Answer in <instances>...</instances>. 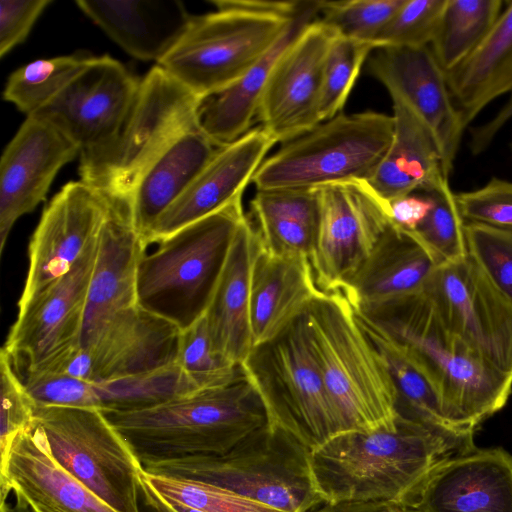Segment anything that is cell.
<instances>
[{
  "instance_id": "cell-49",
  "label": "cell",
  "mask_w": 512,
  "mask_h": 512,
  "mask_svg": "<svg viewBox=\"0 0 512 512\" xmlns=\"http://www.w3.org/2000/svg\"><path fill=\"white\" fill-rule=\"evenodd\" d=\"M393 224L405 231H414L433 208L429 193L415 192L389 202Z\"/></svg>"
},
{
  "instance_id": "cell-42",
  "label": "cell",
  "mask_w": 512,
  "mask_h": 512,
  "mask_svg": "<svg viewBox=\"0 0 512 512\" xmlns=\"http://www.w3.org/2000/svg\"><path fill=\"white\" fill-rule=\"evenodd\" d=\"M467 254L512 305V230L465 223Z\"/></svg>"
},
{
  "instance_id": "cell-25",
  "label": "cell",
  "mask_w": 512,
  "mask_h": 512,
  "mask_svg": "<svg viewBox=\"0 0 512 512\" xmlns=\"http://www.w3.org/2000/svg\"><path fill=\"white\" fill-rule=\"evenodd\" d=\"M75 4L126 53L156 64L178 42L192 17L178 0H77Z\"/></svg>"
},
{
  "instance_id": "cell-27",
  "label": "cell",
  "mask_w": 512,
  "mask_h": 512,
  "mask_svg": "<svg viewBox=\"0 0 512 512\" xmlns=\"http://www.w3.org/2000/svg\"><path fill=\"white\" fill-rule=\"evenodd\" d=\"M261 249L258 234L246 215L204 315L214 350L235 365L242 364L253 348L249 314L251 276Z\"/></svg>"
},
{
  "instance_id": "cell-20",
  "label": "cell",
  "mask_w": 512,
  "mask_h": 512,
  "mask_svg": "<svg viewBox=\"0 0 512 512\" xmlns=\"http://www.w3.org/2000/svg\"><path fill=\"white\" fill-rule=\"evenodd\" d=\"M79 148L47 121L28 116L5 147L0 161V252L15 222L32 212Z\"/></svg>"
},
{
  "instance_id": "cell-32",
  "label": "cell",
  "mask_w": 512,
  "mask_h": 512,
  "mask_svg": "<svg viewBox=\"0 0 512 512\" xmlns=\"http://www.w3.org/2000/svg\"><path fill=\"white\" fill-rule=\"evenodd\" d=\"M219 147L196 126L175 140L147 169L131 195L133 219L142 240Z\"/></svg>"
},
{
  "instance_id": "cell-3",
  "label": "cell",
  "mask_w": 512,
  "mask_h": 512,
  "mask_svg": "<svg viewBox=\"0 0 512 512\" xmlns=\"http://www.w3.org/2000/svg\"><path fill=\"white\" fill-rule=\"evenodd\" d=\"M102 412L142 464L223 455L269 422L263 401L244 368L227 384L198 390L154 408Z\"/></svg>"
},
{
  "instance_id": "cell-35",
  "label": "cell",
  "mask_w": 512,
  "mask_h": 512,
  "mask_svg": "<svg viewBox=\"0 0 512 512\" xmlns=\"http://www.w3.org/2000/svg\"><path fill=\"white\" fill-rule=\"evenodd\" d=\"M501 0H446L430 48L445 73L464 62L486 38L500 14Z\"/></svg>"
},
{
  "instance_id": "cell-4",
  "label": "cell",
  "mask_w": 512,
  "mask_h": 512,
  "mask_svg": "<svg viewBox=\"0 0 512 512\" xmlns=\"http://www.w3.org/2000/svg\"><path fill=\"white\" fill-rule=\"evenodd\" d=\"M216 11L192 16L157 63L196 97L244 76L279 40L301 1L213 0Z\"/></svg>"
},
{
  "instance_id": "cell-2",
  "label": "cell",
  "mask_w": 512,
  "mask_h": 512,
  "mask_svg": "<svg viewBox=\"0 0 512 512\" xmlns=\"http://www.w3.org/2000/svg\"><path fill=\"white\" fill-rule=\"evenodd\" d=\"M354 309L405 346L456 426L475 432L506 405L512 376L488 364L453 334L421 291Z\"/></svg>"
},
{
  "instance_id": "cell-37",
  "label": "cell",
  "mask_w": 512,
  "mask_h": 512,
  "mask_svg": "<svg viewBox=\"0 0 512 512\" xmlns=\"http://www.w3.org/2000/svg\"><path fill=\"white\" fill-rule=\"evenodd\" d=\"M88 58L67 55L29 62L9 75L3 99L12 103L26 117L31 116L67 86Z\"/></svg>"
},
{
  "instance_id": "cell-5",
  "label": "cell",
  "mask_w": 512,
  "mask_h": 512,
  "mask_svg": "<svg viewBox=\"0 0 512 512\" xmlns=\"http://www.w3.org/2000/svg\"><path fill=\"white\" fill-rule=\"evenodd\" d=\"M303 316L310 349L347 431L394 427L393 380L344 293L321 291Z\"/></svg>"
},
{
  "instance_id": "cell-1",
  "label": "cell",
  "mask_w": 512,
  "mask_h": 512,
  "mask_svg": "<svg viewBox=\"0 0 512 512\" xmlns=\"http://www.w3.org/2000/svg\"><path fill=\"white\" fill-rule=\"evenodd\" d=\"M455 453L444 437L398 415L392 428L334 436L311 451L310 467L323 502L407 506L433 468Z\"/></svg>"
},
{
  "instance_id": "cell-26",
  "label": "cell",
  "mask_w": 512,
  "mask_h": 512,
  "mask_svg": "<svg viewBox=\"0 0 512 512\" xmlns=\"http://www.w3.org/2000/svg\"><path fill=\"white\" fill-rule=\"evenodd\" d=\"M320 15V1H301L285 32L249 71L229 87L198 99L196 120L200 130L217 146L246 134L257 117L259 102L270 74L284 51Z\"/></svg>"
},
{
  "instance_id": "cell-14",
  "label": "cell",
  "mask_w": 512,
  "mask_h": 512,
  "mask_svg": "<svg viewBox=\"0 0 512 512\" xmlns=\"http://www.w3.org/2000/svg\"><path fill=\"white\" fill-rule=\"evenodd\" d=\"M140 80L121 62L89 56L84 67L49 103L31 116L41 118L89 154L117 135L135 101Z\"/></svg>"
},
{
  "instance_id": "cell-22",
  "label": "cell",
  "mask_w": 512,
  "mask_h": 512,
  "mask_svg": "<svg viewBox=\"0 0 512 512\" xmlns=\"http://www.w3.org/2000/svg\"><path fill=\"white\" fill-rule=\"evenodd\" d=\"M274 144L275 141L259 126L220 146L189 188L154 223L144 244L159 243L243 196Z\"/></svg>"
},
{
  "instance_id": "cell-18",
  "label": "cell",
  "mask_w": 512,
  "mask_h": 512,
  "mask_svg": "<svg viewBox=\"0 0 512 512\" xmlns=\"http://www.w3.org/2000/svg\"><path fill=\"white\" fill-rule=\"evenodd\" d=\"M368 68L390 96L401 99L429 130L449 178L466 127L430 46L375 48Z\"/></svg>"
},
{
  "instance_id": "cell-38",
  "label": "cell",
  "mask_w": 512,
  "mask_h": 512,
  "mask_svg": "<svg viewBox=\"0 0 512 512\" xmlns=\"http://www.w3.org/2000/svg\"><path fill=\"white\" fill-rule=\"evenodd\" d=\"M429 194L434 201L433 208L417 229L409 232L438 265L467 257L466 222L459 212L450 184Z\"/></svg>"
},
{
  "instance_id": "cell-15",
  "label": "cell",
  "mask_w": 512,
  "mask_h": 512,
  "mask_svg": "<svg viewBox=\"0 0 512 512\" xmlns=\"http://www.w3.org/2000/svg\"><path fill=\"white\" fill-rule=\"evenodd\" d=\"M105 215L104 195L82 180L66 183L53 196L29 243L19 311L73 268L96 242Z\"/></svg>"
},
{
  "instance_id": "cell-10",
  "label": "cell",
  "mask_w": 512,
  "mask_h": 512,
  "mask_svg": "<svg viewBox=\"0 0 512 512\" xmlns=\"http://www.w3.org/2000/svg\"><path fill=\"white\" fill-rule=\"evenodd\" d=\"M242 366L265 406L268 423L311 451L347 431L310 349L303 313L252 348Z\"/></svg>"
},
{
  "instance_id": "cell-12",
  "label": "cell",
  "mask_w": 512,
  "mask_h": 512,
  "mask_svg": "<svg viewBox=\"0 0 512 512\" xmlns=\"http://www.w3.org/2000/svg\"><path fill=\"white\" fill-rule=\"evenodd\" d=\"M319 222L310 258L318 289L341 291L392 224L389 202L366 180L316 188Z\"/></svg>"
},
{
  "instance_id": "cell-17",
  "label": "cell",
  "mask_w": 512,
  "mask_h": 512,
  "mask_svg": "<svg viewBox=\"0 0 512 512\" xmlns=\"http://www.w3.org/2000/svg\"><path fill=\"white\" fill-rule=\"evenodd\" d=\"M336 34L319 18L310 23L275 64L257 117L275 143L288 142L317 126L324 69Z\"/></svg>"
},
{
  "instance_id": "cell-28",
  "label": "cell",
  "mask_w": 512,
  "mask_h": 512,
  "mask_svg": "<svg viewBox=\"0 0 512 512\" xmlns=\"http://www.w3.org/2000/svg\"><path fill=\"white\" fill-rule=\"evenodd\" d=\"M320 292L309 258L277 256L261 249L251 276L253 347L277 336Z\"/></svg>"
},
{
  "instance_id": "cell-19",
  "label": "cell",
  "mask_w": 512,
  "mask_h": 512,
  "mask_svg": "<svg viewBox=\"0 0 512 512\" xmlns=\"http://www.w3.org/2000/svg\"><path fill=\"white\" fill-rule=\"evenodd\" d=\"M106 215L97 238L80 344L86 347L117 313L137 305V270L145 244L135 226L131 197L100 191Z\"/></svg>"
},
{
  "instance_id": "cell-8",
  "label": "cell",
  "mask_w": 512,
  "mask_h": 512,
  "mask_svg": "<svg viewBox=\"0 0 512 512\" xmlns=\"http://www.w3.org/2000/svg\"><path fill=\"white\" fill-rule=\"evenodd\" d=\"M198 97L161 66L140 79L139 89L115 138L79 155L80 180L99 191L131 197L147 169L175 140L198 126Z\"/></svg>"
},
{
  "instance_id": "cell-41",
  "label": "cell",
  "mask_w": 512,
  "mask_h": 512,
  "mask_svg": "<svg viewBox=\"0 0 512 512\" xmlns=\"http://www.w3.org/2000/svg\"><path fill=\"white\" fill-rule=\"evenodd\" d=\"M404 0L320 1L319 20L338 37L372 43Z\"/></svg>"
},
{
  "instance_id": "cell-48",
  "label": "cell",
  "mask_w": 512,
  "mask_h": 512,
  "mask_svg": "<svg viewBox=\"0 0 512 512\" xmlns=\"http://www.w3.org/2000/svg\"><path fill=\"white\" fill-rule=\"evenodd\" d=\"M52 0H2L0 2V57L24 42Z\"/></svg>"
},
{
  "instance_id": "cell-52",
  "label": "cell",
  "mask_w": 512,
  "mask_h": 512,
  "mask_svg": "<svg viewBox=\"0 0 512 512\" xmlns=\"http://www.w3.org/2000/svg\"><path fill=\"white\" fill-rule=\"evenodd\" d=\"M141 493L148 505L157 512H204L181 502L163 498L144 486H141Z\"/></svg>"
},
{
  "instance_id": "cell-40",
  "label": "cell",
  "mask_w": 512,
  "mask_h": 512,
  "mask_svg": "<svg viewBox=\"0 0 512 512\" xmlns=\"http://www.w3.org/2000/svg\"><path fill=\"white\" fill-rule=\"evenodd\" d=\"M374 49V45L369 42L335 37L324 69L321 122L341 113L364 62Z\"/></svg>"
},
{
  "instance_id": "cell-9",
  "label": "cell",
  "mask_w": 512,
  "mask_h": 512,
  "mask_svg": "<svg viewBox=\"0 0 512 512\" xmlns=\"http://www.w3.org/2000/svg\"><path fill=\"white\" fill-rule=\"evenodd\" d=\"M394 134L391 115L339 113L282 144L252 178L257 190L313 189L347 180L368 181Z\"/></svg>"
},
{
  "instance_id": "cell-44",
  "label": "cell",
  "mask_w": 512,
  "mask_h": 512,
  "mask_svg": "<svg viewBox=\"0 0 512 512\" xmlns=\"http://www.w3.org/2000/svg\"><path fill=\"white\" fill-rule=\"evenodd\" d=\"M446 0H404L401 7L372 41L383 46H430Z\"/></svg>"
},
{
  "instance_id": "cell-6",
  "label": "cell",
  "mask_w": 512,
  "mask_h": 512,
  "mask_svg": "<svg viewBox=\"0 0 512 512\" xmlns=\"http://www.w3.org/2000/svg\"><path fill=\"white\" fill-rule=\"evenodd\" d=\"M245 217L240 196L145 253L137 270V304L181 331L201 319Z\"/></svg>"
},
{
  "instance_id": "cell-21",
  "label": "cell",
  "mask_w": 512,
  "mask_h": 512,
  "mask_svg": "<svg viewBox=\"0 0 512 512\" xmlns=\"http://www.w3.org/2000/svg\"><path fill=\"white\" fill-rule=\"evenodd\" d=\"M414 512H512V455L501 448L455 453L410 499Z\"/></svg>"
},
{
  "instance_id": "cell-51",
  "label": "cell",
  "mask_w": 512,
  "mask_h": 512,
  "mask_svg": "<svg viewBox=\"0 0 512 512\" xmlns=\"http://www.w3.org/2000/svg\"><path fill=\"white\" fill-rule=\"evenodd\" d=\"M309 512H414L408 506L386 501L323 502Z\"/></svg>"
},
{
  "instance_id": "cell-36",
  "label": "cell",
  "mask_w": 512,
  "mask_h": 512,
  "mask_svg": "<svg viewBox=\"0 0 512 512\" xmlns=\"http://www.w3.org/2000/svg\"><path fill=\"white\" fill-rule=\"evenodd\" d=\"M95 386L102 411L116 412L154 408L202 390L176 362Z\"/></svg>"
},
{
  "instance_id": "cell-34",
  "label": "cell",
  "mask_w": 512,
  "mask_h": 512,
  "mask_svg": "<svg viewBox=\"0 0 512 512\" xmlns=\"http://www.w3.org/2000/svg\"><path fill=\"white\" fill-rule=\"evenodd\" d=\"M248 218L264 251L311 258L319 222L316 188L257 190Z\"/></svg>"
},
{
  "instance_id": "cell-11",
  "label": "cell",
  "mask_w": 512,
  "mask_h": 512,
  "mask_svg": "<svg viewBox=\"0 0 512 512\" xmlns=\"http://www.w3.org/2000/svg\"><path fill=\"white\" fill-rule=\"evenodd\" d=\"M54 459L117 512H140L143 465L101 410L36 406Z\"/></svg>"
},
{
  "instance_id": "cell-46",
  "label": "cell",
  "mask_w": 512,
  "mask_h": 512,
  "mask_svg": "<svg viewBox=\"0 0 512 512\" xmlns=\"http://www.w3.org/2000/svg\"><path fill=\"white\" fill-rule=\"evenodd\" d=\"M19 377L36 406L102 411L95 383L45 371L28 372Z\"/></svg>"
},
{
  "instance_id": "cell-23",
  "label": "cell",
  "mask_w": 512,
  "mask_h": 512,
  "mask_svg": "<svg viewBox=\"0 0 512 512\" xmlns=\"http://www.w3.org/2000/svg\"><path fill=\"white\" fill-rule=\"evenodd\" d=\"M0 483L1 493L13 491L17 502L40 512H117L54 459L34 420L15 438Z\"/></svg>"
},
{
  "instance_id": "cell-33",
  "label": "cell",
  "mask_w": 512,
  "mask_h": 512,
  "mask_svg": "<svg viewBox=\"0 0 512 512\" xmlns=\"http://www.w3.org/2000/svg\"><path fill=\"white\" fill-rule=\"evenodd\" d=\"M446 78L466 128L493 100L512 93V1L480 46Z\"/></svg>"
},
{
  "instance_id": "cell-30",
  "label": "cell",
  "mask_w": 512,
  "mask_h": 512,
  "mask_svg": "<svg viewBox=\"0 0 512 512\" xmlns=\"http://www.w3.org/2000/svg\"><path fill=\"white\" fill-rule=\"evenodd\" d=\"M393 102L392 142L368 180L386 201L415 192L430 193L449 183L437 145L425 125L399 98Z\"/></svg>"
},
{
  "instance_id": "cell-16",
  "label": "cell",
  "mask_w": 512,
  "mask_h": 512,
  "mask_svg": "<svg viewBox=\"0 0 512 512\" xmlns=\"http://www.w3.org/2000/svg\"><path fill=\"white\" fill-rule=\"evenodd\" d=\"M96 248L97 240L66 275L18 311L2 348L18 375L80 344Z\"/></svg>"
},
{
  "instance_id": "cell-39",
  "label": "cell",
  "mask_w": 512,
  "mask_h": 512,
  "mask_svg": "<svg viewBox=\"0 0 512 512\" xmlns=\"http://www.w3.org/2000/svg\"><path fill=\"white\" fill-rule=\"evenodd\" d=\"M140 486L204 512H280L210 483L153 474L144 468Z\"/></svg>"
},
{
  "instance_id": "cell-47",
  "label": "cell",
  "mask_w": 512,
  "mask_h": 512,
  "mask_svg": "<svg viewBox=\"0 0 512 512\" xmlns=\"http://www.w3.org/2000/svg\"><path fill=\"white\" fill-rule=\"evenodd\" d=\"M465 222L512 230V181L492 177L484 186L455 193Z\"/></svg>"
},
{
  "instance_id": "cell-29",
  "label": "cell",
  "mask_w": 512,
  "mask_h": 512,
  "mask_svg": "<svg viewBox=\"0 0 512 512\" xmlns=\"http://www.w3.org/2000/svg\"><path fill=\"white\" fill-rule=\"evenodd\" d=\"M437 266L409 231L392 222L341 291L354 308L380 304L420 292Z\"/></svg>"
},
{
  "instance_id": "cell-13",
  "label": "cell",
  "mask_w": 512,
  "mask_h": 512,
  "mask_svg": "<svg viewBox=\"0 0 512 512\" xmlns=\"http://www.w3.org/2000/svg\"><path fill=\"white\" fill-rule=\"evenodd\" d=\"M421 292L453 334L488 364L512 376V305L469 256L438 265Z\"/></svg>"
},
{
  "instance_id": "cell-53",
  "label": "cell",
  "mask_w": 512,
  "mask_h": 512,
  "mask_svg": "<svg viewBox=\"0 0 512 512\" xmlns=\"http://www.w3.org/2000/svg\"><path fill=\"white\" fill-rule=\"evenodd\" d=\"M17 505H18L19 510H20L21 512H40V511H37V510H35V509H32V508H30V507H28V506H26V505H24V504H22V503H20V502H17Z\"/></svg>"
},
{
  "instance_id": "cell-24",
  "label": "cell",
  "mask_w": 512,
  "mask_h": 512,
  "mask_svg": "<svg viewBox=\"0 0 512 512\" xmlns=\"http://www.w3.org/2000/svg\"><path fill=\"white\" fill-rule=\"evenodd\" d=\"M181 330L138 304L113 316L84 348L94 383L154 370L177 360Z\"/></svg>"
},
{
  "instance_id": "cell-7",
  "label": "cell",
  "mask_w": 512,
  "mask_h": 512,
  "mask_svg": "<svg viewBox=\"0 0 512 512\" xmlns=\"http://www.w3.org/2000/svg\"><path fill=\"white\" fill-rule=\"evenodd\" d=\"M311 450L269 423L223 455L143 463L153 474L202 481L280 512H309L323 503L313 481Z\"/></svg>"
},
{
  "instance_id": "cell-45",
  "label": "cell",
  "mask_w": 512,
  "mask_h": 512,
  "mask_svg": "<svg viewBox=\"0 0 512 512\" xmlns=\"http://www.w3.org/2000/svg\"><path fill=\"white\" fill-rule=\"evenodd\" d=\"M1 430L0 471L5 467L15 438L30 427L36 404L17 374L9 355L0 353Z\"/></svg>"
},
{
  "instance_id": "cell-50",
  "label": "cell",
  "mask_w": 512,
  "mask_h": 512,
  "mask_svg": "<svg viewBox=\"0 0 512 512\" xmlns=\"http://www.w3.org/2000/svg\"><path fill=\"white\" fill-rule=\"evenodd\" d=\"M512 119V93L500 110L487 122L470 130L469 147L473 155L483 153L501 129Z\"/></svg>"
},
{
  "instance_id": "cell-31",
  "label": "cell",
  "mask_w": 512,
  "mask_h": 512,
  "mask_svg": "<svg viewBox=\"0 0 512 512\" xmlns=\"http://www.w3.org/2000/svg\"><path fill=\"white\" fill-rule=\"evenodd\" d=\"M354 311L393 380L397 414L441 435L457 453L473 449L474 431L458 427L446 417L433 383L405 346L366 316Z\"/></svg>"
},
{
  "instance_id": "cell-43",
  "label": "cell",
  "mask_w": 512,
  "mask_h": 512,
  "mask_svg": "<svg viewBox=\"0 0 512 512\" xmlns=\"http://www.w3.org/2000/svg\"><path fill=\"white\" fill-rule=\"evenodd\" d=\"M176 363L202 389L227 384L243 369L214 350L204 316L181 331Z\"/></svg>"
}]
</instances>
